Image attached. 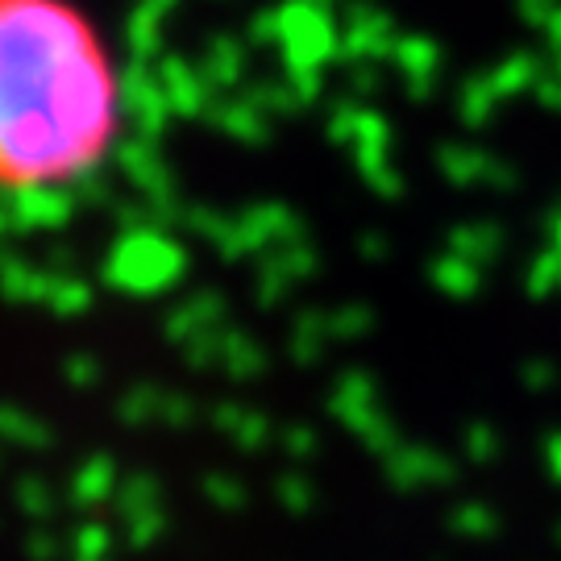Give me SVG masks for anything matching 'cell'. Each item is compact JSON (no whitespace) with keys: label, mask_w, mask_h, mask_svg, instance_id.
<instances>
[{"label":"cell","mask_w":561,"mask_h":561,"mask_svg":"<svg viewBox=\"0 0 561 561\" xmlns=\"http://www.w3.org/2000/svg\"><path fill=\"white\" fill-rule=\"evenodd\" d=\"M121 125V88L96 25L67 0H0V192H55L92 175Z\"/></svg>","instance_id":"cell-1"}]
</instances>
